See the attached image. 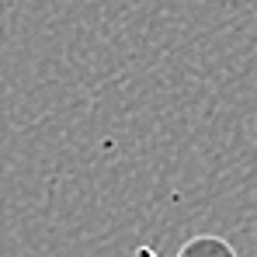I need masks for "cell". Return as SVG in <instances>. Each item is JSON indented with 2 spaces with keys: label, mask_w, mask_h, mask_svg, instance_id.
Instances as JSON below:
<instances>
[{
  "label": "cell",
  "mask_w": 257,
  "mask_h": 257,
  "mask_svg": "<svg viewBox=\"0 0 257 257\" xmlns=\"http://www.w3.org/2000/svg\"><path fill=\"white\" fill-rule=\"evenodd\" d=\"M177 257H236V250L222 236H195L181 247Z\"/></svg>",
  "instance_id": "obj_1"
},
{
  "label": "cell",
  "mask_w": 257,
  "mask_h": 257,
  "mask_svg": "<svg viewBox=\"0 0 257 257\" xmlns=\"http://www.w3.org/2000/svg\"><path fill=\"white\" fill-rule=\"evenodd\" d=\"M136 257H160V254H157V250H150V247H139V250H136Z\"/></svg>",
  "instance_id": "obj_2"
}]
</instances>
